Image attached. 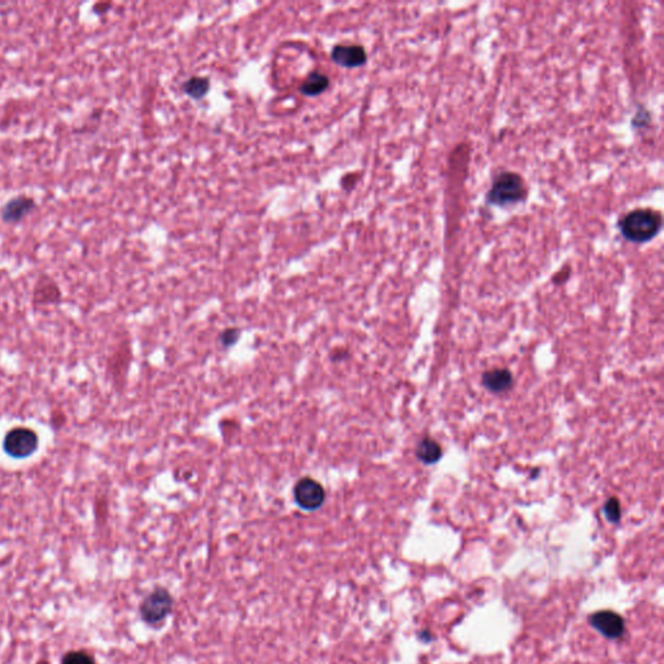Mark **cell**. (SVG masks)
I'll list each match as a JSON object with an SVG mask.
<instances>
[{"mask_svg": "<svg viewBox=\"0 0 664 664\" xmlns=\"http://www.w3.org/2000/svg\"><path fill=\"white\" fill-rule=\"evenodd\" d=\"M625 240L644 244L651 242L662 230V214L650 208H637L625 214L617 223Z\"/></svg>", "mask_w": 664, "mask_h": 664, "instance_id": "cell-1", "label": "cell"}, {"mask_svg": "<svg viewBox=\"0 0 664 664\" xmlns=\"http://www.w3.org/2000/svg\"><path fill=\"white\" fill-rule=\"evenodd\" d=\"M528 195L522 175L514 172L498 174L487 194V203L498 208H510L523 203Z\"/></svg>", "mask_w": 664, "mask_h": 664, "instance_id": "cell-2", "label": "cell"}, {"mask_svg": "<svg viewBox=\"0 0 664 664\" xmlns=\"http://www.w3.org/2000/svg\"><path fill=\"white\" fill-rule=\"evenodd\" d=\"M40 441V435L34 428L17 426L4 435L1 448L11 458L26 459L38 451Z\"/></svg>", "mask_w": 664, "mask_h": 664, "instance_id": "cell-3", "label": "cell"}, {"mask_svg": "<svg viewBox=\"0 0 664 664\" xmlns=\"http://www.w3.org/2000/svg\"><path fill=\"white\" fill-rule=\"evenodd\" d=\"M293 497L301 509L313 511L324 505L326 492L321 482L312 478H302L293 488Z\"/></svg>", "mask_w": 664, "mask_h": 664, "instance_id": "cell-4", "label": "cell"}, {"mask_svg": "<svg viewBox=\"0 0 664 664\" xmlns=\"http://www.w3.org/2000/svg\"><path fill=\"white\" fill-rule=\"evenodd\" d=\"M172 605L173 602L170 594L167 593L165 589H158L143 602L141 607L143 619L150 624L158 623L164 620L166 615L170 612Z\"/></svg>", "mask_w": 664, "mask_h": 664, "instance_id": "cell-5", "label": "cell"}, {"mask_svg": "<svg viewBox=\"0 0 664 664\" xmlns=\"http://www.w3.org/2000/svg\"><path fill=\"white\" fill-rule=\"evenodd\" d=\"M37 209V203L32 196L18 195L1 206L0 218L7 225H16L32 214Z\"/></svg>", "mask_w": 664, "mask_h": 664, "instance_id": "cell-6", "label": "cell"}, {"mask_svg": "<svg viewBox=\"0 0 664 664\" xmlns=\"http://www.w3.org/2000/svg\"><path fill=\"white\" fill-rule=\"evenodd\" d=\"M63 300V292L55 280L48 275H40L32 290V302L34 308L59 305Z\"/></svg>", "mask_w": 664, "mask_h": 664, "instance_id": "cell-7", "label": "cell"}, {"mask_svg": "<svg viewBox=\"0 0 664 664\" xmlns=\"http://www.w3.org/2000/svg\"><path fill=\"white\" fill-rule=\"evenodd\" d=\"M331 59L343 68H358L367 61V54L358 45H338L332 48Z\"/></svg>", "mask_w": 664, "mask_h": 664, "instance_id": "cell-8", "label": "cell"}, {"mask_svg": "<svg viewBox=\"0 0 664 664\" xmlns=\"http://www.w3.org/2000/svg\"><path fill=\"white\" fill-rule=\"evenodd\" d=\"M591 624L607 639H617L624 632L623 617L611 611L595 612L591 617Z\"/></svg>", "mask_w": 664, "mask_h": 664, "instance_id": "cell-9", "label": "cell"}, {"mask_svg": "<svg viewBox=\"0 0 664 664\" xmlns=\"http://www.w3.org/2000/svg\"><path fill=\"white\" fill-rule=\"evenodd\" d=\"M482 386L490 392L502 393L511 388L514 378L507 369H493L482 374Z\"/></svg>", "mask_w": 664, "mask_h": 664, "instance_id": "cell-10", "label": "cell"}, {"mask_svg": "<svg viewBox=\"0 0 664 664\" xmlns=\"http://www.w3.org/2000/svg\"><path fill=\"white\" fill-rule=\"evenodd\" d=\"M330 85L328 77L321 71H312L300 86V93L305 96H316L324 93Z\"/></svg>", "mask_w": 664, "mask_h": 664, "instance_id": "cell-11", "label": "cell"}, {"mask_svg": "<svg viewBox=\"0 0 664 664\" xmlns=\"http://www.w3.org/2000/svg\"><path fill=\"white\" fill-rule=\"evenodd\" d=\"M415 454H417V458L422 461L423 463L432 465V463H436L439 459L441 458L443 449H441V445L437 443L436 440L426 437V439L420 440V443L417 446Z\"/></svg>", "mask_w": 664, "mask_h": 664, "instance_id": "cell-12", "label": "cell"}, {"mask_svg": "<svg viewBox=\"0 0 664 664\" xmlns=\"http://www.w3.org/2000/svg\"><path fill=\"white\" fill-rule=\"evenodd\" d=\"M211 88V82L206 77H192L183 83L182 90L186 95L192 99H203Z\"/></svg>", "mask_w": 664, "mask_h": 664, "instance_id": "cell-13", "label": "cell"}, {"mask_svg": "<svg viewBox=\"0 0 664 664\" xmlns=\"http://www.w3.org/2000/svg\"><path fill=\"white\" fill-rule=\"evenodd\" d=\"M603 513H605L610 522H619L620 518H622V507H620L619 499L615 497L610 498L605 507H603Z\"/></svg>", "mask_w": 664, "mask_h": 664, "instance_id": "cell-14", "label": "cell"}, {"mask_svg": "<svg viewBox=\"0 0 664 664\" xmlns=\"http://www.w3.org/2000/svg\"><path fill=\"white\" fill-rule=\"evenodd\" d=\"M61 664H95L94 658L83 651H71L64 656Z\"/></svg>", "mask_w": 664, "mask_h": 664, "instance_id": "cell-15", "label": "cell"}, {"mask_svg": "<svg viewBox=\"0 0 664 664\" xmlns=\"http://www.w3.org/2000/svg\"><path fill=\"white\" fill-rule=\"evenodd\" d=\"M239 335H240V331L237 328H229L226 331L222 333L221 340L223 343L225 347H231L232 344L237 343V339H239Z\"/></svg>", "mask_w": 664, "mask_h": 664, "instance_id": "cell-16", "label": "cell"}, {"mask_svg": "<svg viewBox=\"0 0 664 664\" xmlns=\"http://www.w3.org/2000/svg\"><path fill=\"white\" fill-rule=\"evenodd\" d=\"M569 270H566V271H564V274H563V271H562V273H559V274H558V275L555 277V279H554V282H555V283H558V280H559V279H563V280H566V279L569 278ZM563 280H562V282H563Z\"/></svg>", "mask_w": 664, "mask_h": 664, "instance_id": "cell-17", "label": "cell"}]
</instances>
